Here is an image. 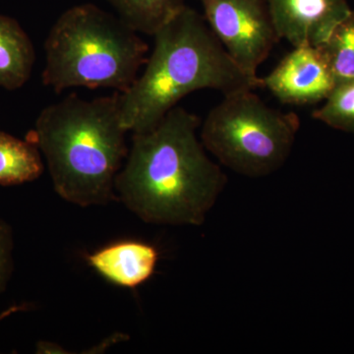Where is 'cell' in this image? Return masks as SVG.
<instances>
[{"label":"cell","instance_id":"obj_1","mask_svg":"<svg viewBox=\"0 0 354 354\" xmlns=\"http://www.w3.org/2000/svg\"><path fill=\"white\" fill-rule=\"evenodd\" d=\"M201 120L177 106L152 129L133 133L114 189L140 220L157 225H201L227 183L208 157Z\"/></svg>","mask_w":354,"mask_h":354},{"label":"cell","instance_id":"obj_9","mask_svg":"<svg viewBox=\"0 0 354 354\" xmlns=\"http://www.w3.org/2000/svg\"><path fill=\"white\" fill-rule=\"evenodd\" d=\"M88 265L102 278L121 288H135L155 272L157 248L141 241L116 242L88 255Z\"/></svg>","mask_w":354,"mask_h":354},{"label":"cell","instance_id":"obj_6","mask_svg":"<svg viewBox=\"0 0 354 354\" xmlns=\"http://www.w3.org/2000/svg\"><path fill=\"white\" fill-rule=\"evenodd\" d=\"M204 19L235 64L251 76L281 41L268 0H198Z\"/></svg>","mask_w":354,"mask_h":354},{"label":"cell","instance_id":"obj_3","mask_svg":"<svg viewBox=\"0 0 354 354\" xmlns=\"http://www.w3.org/2000/svg\"><path fill=\"white\" fill-rule=\"evenodd\" d=\"M120 93L86 101L71 94L46 106L29 138L46 160L58 196L87 208L118 201L114 183L128 155Z\"/></svg>","mask_w":354,"mask_h":354},{"label":"cell","instance_id":"obj_13","mask_svg":"<svg viewBox=\"0 0 354 354\" xmlns=\"http://www.w3.org/2000/svg\"><path fill=\"white\" fill-rule=\"evenodd\" d=\"M334 76L335 85L354 78V10L335 27L325 44L319 46Z\"/></svg>","mask_w":354,"mask_h":354},{"label":"cell","instance_id":"obj_10","mask_svg":"<svg viewBox=\"0 0 354 354\" xmlns=\"http://www.w3.org/2000/svg\"><path fill=\"white\" fill-rule=\"evenodd\" d=\"M36 62L32 39L17 20L0 14V87L18 90L29 81Z\"/></svg>","mask_w":354,"mask_h":354},{"label":"cell","instance_id":"obj_2","mask_svg":"<svg viewBox=\"0 0 354 354\" xmlns=\"http://www.w3.org/2000/svg\"><path fill=\"white\" fill-rule=\"evenodd\" d=\"M145 70L120 93L121 124L127 132L152 129L186 95H223L262 88V79L241 68L209 29L204 16L185 6L153 35Z\"/></svg>","mask_w":354,"mask_h":354},{"label":"cell","instance_id":"obj_4","mask_svg":"<svg viewBox=\"0 0 354 354\" xmlns=\"http://www.w3.org/2000/svg\"><path fill=\"white\" fill-rule=\"evenodd\" d=\"M44 48L41 79L55 93L75 87L125 92L145 65L149 50L139 32L92 3L64 11Z\"/></svg>","mask_w":354,"mask_h":354},{"label":"cell","instance_id":"obj_11","mask_svg":"<svg viewBox=\"0 0 354 354\" xmlns=\"http://www.w3.org/2000/svg\"><path fill=\"white\" fill-rule=\"evenodd\" d=\"M44 171L41 153L34 142L0 131V186L32 183Z\"/></svg>","mask_w":354,"mask_h":354},{"label":"cell","instance_id":"obj_12","mask_svg":"<svg viewBox=\"0 0 354 354\" xmlns=\"http://www.w3.org/2000/svg\"><path fill=\"white\" fill-rule=\"evenodd\" d=\"M118 17L141 34L156 32L186 6L185 0H106Z\"/></svg>","mask_w":354,"mask_h":354},{"label":"cell","instance_id":"obj_7","mask_svg":"<svg viewBox=\"0 0 354 354\" xmlns=\"http://www.w3.org/2000/svg\"><path fill=\"white\" fill-rule=\"evenodd\" d=\"M262 79V88L279 102L292 106H311L325 101L334 90L335 81L319 46L293 48Z\"/></svg>","mask_w":354,"mask_h":354},{"label":"cell","instance_id":"obj_16","mask_svg":"<svg viewBox=\"0 0 354 354\" xmlns=\"http://www.w3.org/2000/svg\"><path fill=\"white\" fill-rule=\"evenodd\" d=\"M36 353L39 354H68L69 351H65L64 348L50 342H37Z\"/></svg>","mask_w":354,"mask_h":354},{"label":"cell","instance_id":"obj_17","mask_svg":"<svg viewBox=\"0 0 354 354\" xmlns=\"http://www.w3.org/2000/svg\"><path fill=\"white\" fill-rule=\"evenodd\" d=\"M28 309H29L28 304L12 305L0 313V321L4 320L7 317L13 315V314L18 313V312L27 311Z\"/></svg>","mask_w":354,"mask_h":354},{"label":"cell","instance_id":"obj_5","mask_svg":"<svg viewBox=\"0 0 354 354\" xmlns=\"http://www.w3.org/2000/svg\"><path fill=\"white\" fill-rule=\"evenodd\" d=\"M200 127L203 146L220 164L241 176L258 178L286 164L300 129V118L268 106L254 90H243L223 95Z\"/></svg>","mask_w":354,"mask_h":354},{"label":"cell","instance_id":"obj_14","mask_svg":"<svg viewBox=\"0 0 354 354\" xmlns=\"http://www.w3.org/2000/svg\"><path fill=\"white\" fill-rule=\"evenodd\" d=\"M312 118L334 129L354 133V78L337 84Z\"/></svg>","mask_w":354,"mask_h":354},{"label":"cell","instance_id":"obj_8","mask_svg":"<svg viewBox=\"0 0 354 354\" xmlns=\"http://www.w3.org/2000/svg\"><path fill=\"white\" fill-rule=\"evenodd\" d=\"M281 39L293 46H320L353 8L348 0H268Z\"/></svg>","mask_w":354,"mask_h":354},{"label":"cell","instance_id":"obj_15","mask_svg":"<svg viewBox=\"0 0 354 354\" xmlns=\"http://www.w3.org/2000/svg\"><path fill=\"white\" fill-rule=\"evenodd\" d=\"M12 227L0 218V295L7 290L14 272Z\"/></svg>","mask_w":354,"mask_h":354}]
</instances>
